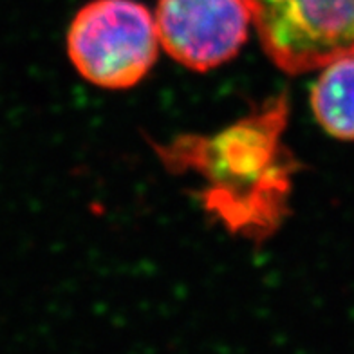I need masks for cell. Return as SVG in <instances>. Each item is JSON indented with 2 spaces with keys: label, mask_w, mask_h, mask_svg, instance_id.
Here are the masks:
<instances>
[{
  "label": "cell",
  "mask_w": 354,
  "mask_h": 354,
  "mask_svg": "<svg viewBox=\"0 0 354 354\" xmlns=\"http://www.w3.org/2000/svg\"><path fill=\"white\" fill-rule=\"evenodd\" d=\"M156 19L134 0H93L67 31V55L82 78L103 88L140 84L156 64Z\"/></svg>",
  "instance_id": "7a4b0ae2"
},
{
  "label": "cell",
  "mask_w": 354,
  "mask_h": 354,
  "mask_svg": "<svg viewBox=\"0 0 354 354\" xmlns=\"http://www.w3.org/2000/svg\"><path fill=\"white\" fill-rule=\"evenodd\" d=\"M286 114L284 100H273L217 134L176 141L165 159L203 177L206 208L230 228L268 235L286 212L293 174L282 143Z\"/></svg>",
  "instance_id": "6da1fadb"
},
{
  "label": "cell",
  "mask_w": 354,
  "mask_h": 354,
  "mask_svg": "<svg viewBox=\"0 0 354 354\" xmlns=\"http://www.w3.org/2000/svg\"><path fill=\"white\" fill-rule=\"evenodd\" d=\"M313 114L336 140L354 141V56L322 67L311 88Z\"/></svg>",
  "instance_id": "5b68a950"
},
{
  "label": "cell",
  "mask_w": 354,
  "mask_h": 354,
  "mask_svg": "<svg viewBox=\"0 0 354 354\" xmlns=\"http://www.w3.org/2000/svg\"><path fill=\"white\" fill-rule=\"evenodd\" d=\"M154 19L159 44L192 71L232 60L253 24L246 0H159Z\"/></svg>",
  "instance_id": "277c9868"
},
{
  "label": "cell",
  "mask_w": 354,
  "mask_h": 354,
  "mask_svg": "<svg viewBox=\"0 0 354 354\" xmlns=\"http://www.w3.org/2000/svg\"><path fill=\"white\" fill-rule=\"evenodd\" d=\"M266 55L289 75L354 56V0H246Z\"/></svg>",
  "instance_id": "3957f363"
}]
</instances>
